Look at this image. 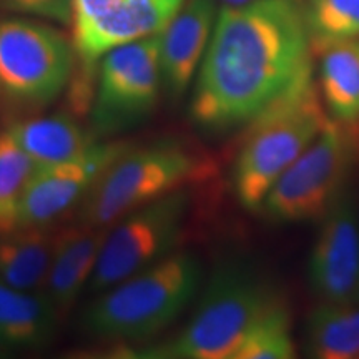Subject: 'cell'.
Here are the masks:
<instances>
[{
    "mask_svg": "<svg viewBox=\"0 0 359 359\" xmlns=\"http://www.w3.org/2000/svg\"><path fill=\"white\" fill-rule=\"evenodd\" d=\"M188 210L190 193L185 187L123 215L110 224L90 280V291L102 293L172 255L182 238Z\"/></svg>",
    "mask_w": 359,
    "mask_h": 359,
    "instance_id": "9",
    "label": "cell"
},
{
    "mask_svg": "<svg viewBox=\"0 0 359 359\" xmlns=\"http://www.w3.org/2000/svg\"><path fill=\"white\" fill-rule=\"evenodd\" d=\"M313 57L302 0L222 7L195 79L191 120L212 133L250 123L313 77Z\"/></svg>",
    "mask_w": 359,
    "mask_h": 359,
    "instance_id": "1",
    "label": "cell"
},
{
    "mask_svg": "<svg viewBox=\"0 0 359 359\" xmlns=\"http://www.w3.org/2000/svg\"><path fill=\"white\" fill-rule=\"evenodd\" d=\"M116 2H120V0H72V22H74V29L97 19L103 12L114 7Z\"/></svg>",
    "mask_w": 359,
    "mask_h": 359,
    "instance_id": "24",
    "label": "cell"
},
{
    "mask_svg": "<svg viewBox=\"0 0 359 359\" xmlns=\"http://www.w3.org/2000/svg\"><path fill=\"white\" fill-rule=\"evenodd\" d=\"M109 226H77L57 231L55 246L43 293L57 313H69L82 291L90 285Z\"/></svg>",
    "mask_w": 359,
    "mask_h": 359,
    "instance_id": "14",
    "label": "cell"
},
{
    "mask_svg": "<svg viewBox=\"0 0 359 359\" xmlns=\"http://www.w3.org/2000/svg\"><path fill=\"white\" fill-rule=\"evenodd\" d=\"M37 165L11 130L0 132V231L19 226L20 205Z\"/></svg>",
    "mask_w": 359,
    "mask_h": 359,
    "instance_id": "20",
    "label": "cell"
},
{
    "mask_svg": "<svg viewBox=\"0 0 359 359\" xmlns=\"http://www.w3.org/2000/svg\"><path fill=\"white\" fill-rule=\"evenodd\" d=\"M320 55L318 88L327 115L343 125L359 123V39L331 43Z\"/></svg>",
    "mask_w": 359,
    "mask_h": 359,
    "instance_id": "18",
    "label": "cell"
},
{
    "mask_svg": "<svg viewBox=\"0 0 359 359\" xmlns=\"http://www.w3.org/2000/svg\"><path fill=\"white\" fill-rule=\"evenodd\" d=\"M8 130L37 168L77 158L98 143L95 132L69 114L19 120Z\"/></svg>",
    "mask_w": 359,
    "mask_h": 359,
    "instance_id": "16",
    "label": "cell"
},
{
    "mask_svg": "<svg viewBox=\"0 0 359 359\" xmlns=\"http://www.w3.org/2000/svg\"><path fill=\"white\" fill-rule=\"evenodd\" d=\"M308 278L323 303H359V215L349 191L341 193L321 218Z\"/></svg>",
    "mask_w": 359,
    "mask_h": 359,
    "instance_id": "11",
    "label": "cell"
},
{
    "mask_svg": "<svg viewBox=\"0 0 359 359\" xmlns=\"http://www.w3.org/2000/svg\"><path fill=\"white\" fill-rule=\"evenodd\" d=\"M161 88L160 34L111 48L98 69L90 128L98 138L135 128L154 114Z\"/></svg>",
    "mask_w": 359,
    "mask_h": 359,
    "instance_id": "8",
    "label": "cell"
},
{
    "mask_svg": "<svg viewBox=\"0 0 359 359\" xmlns=\"http://www.w3.org/2000/svg\"><path fill=\"white\" fill-rule=\"evenodd\" d=\"M185 0H120L97 19L74 29L75 52L85 69L120 45L161 34Z\"/></svg>",
    "mask_w": 359,
    "mask_h": 359,
    "instance_id": "12",
    "label": "cell"
},
{
    "mask_svg": "<svg viewBox=\"0 0 359 359\" xmlns=\"http://www.w3.org/2000/svg\"><path fill=\"white\" fill-rule=\"evenodd\" d=\"M331 118L268 191L262 210L276 223L321 219L344 191L358 137Z\"/></svg>",
    "mask_w": 359,
    "mask_h": 359,
    "instance_id": "6",
    "label": "cell"
},
{
    "mask_svg": "<svg viewBox=\"0 0 359 359\" xmlns=\"http://www.w3.org/2000/svg\"><path fill=\"white\" fill-rule=\"evenodd\" d=\"M215 2L218 4V7H240V6H245V4H250L253 2V0H215Z\"/></svg>",
    "mask_w": 359,
    "mask_h": 359,
    "instance_id": "25",
    "label": "cell"
},
{
    "mask_svg": "<svg viewBox=\"0 0 359 359\" xmlns=\"http://www.w3.org/2000/svg\"><path fill=\"white\" fill-rule=\"evenodd\" d=\"M306 351L318 359H359V303H320L306 323Z\"/></svg>",
    "mask_w": 359,
    "mask_h": 359,
    "instance_id": "19",
    "label": "cell"
},
{
    "mask_svg": "<svg viewBox=\"0 0 359 359\" xmlns=\"http://www.w3.org/2000/svg\"><path fill=\"white\" fill-rule=\"evenodd\" d=\"M303 6L314 55L331 43L359 39V0H306Z\"/></svg>",
    "mask_w": 359,
    "mask_h": 359,
    "instance_id": "21",
    "label": "cell"
},
{
    "mask_svg": "<svg viewBox=\"0 0 359 359\" xmlns=\"http://www.w3.org/2000/svg\"><path fill=\"white\" fill-rule=\"evenodd\" d=\"M278 302L268 286L238 266L213 273L190 321L173 338L130 349L143 359H233L241 341Z\"/></svg>",
    "mask_w": 359,
    "mask_h": 359,
    "instance_id": "4",
    "label": "cell"
},
{
    "mask_svg": "<svg viewBox=\"0 0 359 359\" xmlns=\"http://www.w3.org/2000/svg\"><path fill=\"white\" fill-rule=\"evenodd\" d=\"M330 120L313 77L255 116L233 168V188L241 206L259 212L276 180L311 145Z\"/></svg>",
    "mask_w": 359,
    "mask_h": 359,
    "instance_id": "3",
    "label": "cell"
},
{
    "mask_svg": "<svg viewBox=\"0 0 359 359\" xmlns=\"http://www.w3.org/2000/svg\"><path fill=\"white\" fill-rule=\"evenodd\" d=\"M198 160L177 142L130 150L116 158L80 203L79 223L107 228L133 210L185 188Z\"/></svg>",
    "mask_w": 359,
    "mask_h": 359,
    "instance_id": "5",
    "label": "cell"
},
{
    "mask_svg": "<svg viewBox=\"0 0 359 359\" xmlns=\"http://www.w3.org/2000/svg\"><path fill=\"white\" fill-rule=\"evenodd\" d=\"M60 314L43 291H27L0 280V349L24 351L55 338Z\"/></svg>",
    "mask_w": 359,
    "mask_h": 359,
    "instance_id": "15",
    "label": "cell"
},
{
    "mask_svg": "<svg viewBox=\"0 0 359 359\" xmlns=\"http://www.w3.org/2000/svg\"><path fill=\"white\" fill-rule=\"evenodd\" d=\"M4 4L27 15L42 17L58 24L72 22V0H4Z\"/></svg>",
    "mask_w": 359,
    "mask_h": 359,
    "instance_id": "23",
    "label": "cell"
},
{
    "mask_svg": "<svg viewBox=\"0 0 359 359\" xmlns=\"http://www.w3.org/2000/svg\"><path fill=\"white\" fill-rule=\"evenodd\" d=\"M130 148L123 142H98L77 158L35 170L20 205L19 226H52L82 203L102 173Z\"/></svg>",
    "mask_w": 359,
    "mask_h": 359,
    "instance_id": "10",
    "label": "cell"
},
{
    "mask_svg": "<svg viewBox=\"0 0 359 359\" xmlns=\"http://www.w3.org/2000/svg\"><path fill=\"white\" fill-rule=\"evenodd\" d=\"M203 269L188 251H173L102 291L82 314L83 330L107 341H143L160 334L198 294Z\"/></svg>",
    "mask_w": 359,
    "mask_h": 359,
    "instance_id": "2",
    "label": "cell"
},
{
    "mask_svg": "<svg viewBox=\"0 0 359 359\" xmlns=\"http://www.w3.org/2000/svg\"><path fill=\"white\" fill-rule=\"evenodd\" d=\"M218 11L215 0H185L160 34L161 80L172 98L185 95L198 74Z\"/></svg>",
    "mask_w": 359,
    "mask_h": 359,
    "instance_id": "13",
    "label": "cell"
},
{
    "mask_svg": "<svg viewBox=\"0 0 359 359\" xmlns=\"http://www.w3.org/2000/svg\"><path fill=\"white\" fill-rule=\"evenodd\" d=\"M75 45L53 27L0 19V93L17 105L47 107L70 83Z\"/></svg>",
    "mask_w": 359,
    "mask_h": 359,
    "instance_id": "7",
    "label": "cell"
},
{
    "mask_svg": "<svg viewBox=\"0 0 359 359\" xmlns=\"http://www.w3.org/2000/svg\"><path fill=\"white\" fill-rule=\"evenodd\" d=\"M296 356L291 316L280 299L255 323L233 359H290Z\"/></svg>",
    "mask_w": 359,
    "mask_h": 359,
    "instance_id": "22",
    "label": "cell"
},
{
    "mask_svg": "<svg viewBox=\"0 0 359 359\" xmlns=\"http://www.w3.org/2000/svg\"><path fill=\"white\" fill-rule=\"evenodd\" d=\"M57 231L50 226H17L0 231V280L19 290L42 291Z\"/></svg>",
    "mask_w": 359,
    "mask_h": 359,
    "instance_id": "17",
    "label": "cell"
}]
</instances>
